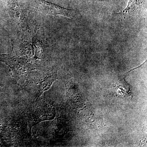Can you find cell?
<instances>
[{
    "label": "cell",
    "mask_w": 147,
    "mask_h": 147,
    "mask_svg": "<svg viewBox=\"0 0 147 147\" xmlns=\"http://www.w3.org/2000/svg\"><path fill=\"white\" fill-rule=\"evenodd\" d=\"M33 6L40 13L48 15L57 16L62 15L71 18L78 19L81 15L76 9L66 8L45 0H29Z\"/></svg>",
    "instance_id": "1"
},
{
    "label": "cell",
    "mask_w": 147,
    "mask_h": 147,
    "mask_svg": "<svg viewBox=\"0 0 147 147\" xmlns=\"http://www.w3.org/2000/svg\"><path fill=\"white\" fill-rule=\"evenodd\" d=\"M144 0H129L125 9L115 13V17L121 23L129 24L139 23L145 17Z\"/></svg>",
    "instance_id": "2"
},
{
    "label": "cell",
    "mask_w": 147,
    "mask_h": 147,
    "mask_svg": "<svg viewBox=\"0 0 147 147\" xmlns=\"http://www.w3.org/2000/svg\"><path fill=\"white\" fill-rule=\"evenodd\" d=\"M97 2L102 3L103 4L111 5L118 1L119 0H94Z\"/></svg>",
    "instance_id": "3"
},
{
    "label": "cell",
    "mask_w": 147,
    "mask_h": 147,
    "mask_svg": "<svg viewBox=\"0 0 147 147\" xmlns=\"http://www.w3.org/2000/svg\"><path fill=\"white\" fill-rule=\"evenodd\" d=\"M1 88H0V92H1Z\"/></svg>",
    "instance_id": "4"
}]
</instances>
